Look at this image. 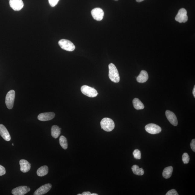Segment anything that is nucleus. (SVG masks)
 Returning a JSON list of instances; mask_svg holds the SVG:
<instances>
[{
    "label": "nucleus",
    "mask_w": 195,
    "mask_h": 195,
    "mask_svg": "<svg viewBox=\"0 0 195 195\" xmlns=\"http://www.w3.org/2000/svg\"><path fill=\"white\" fill-rule=\"evenodd\" d=\"M109 68V78L112 81L115 83H118L119 82L120 78L119 75L116 67L113 63H110L108 66Z\"/></svg>",
    "instance_id": "f257e3e1"
},
{
    "label": "nucleus",
    "mask_w": 195,
    "mask_h": 195,
    "mask_svg": "<svg viewBox=\"0 0 195 195\" xmlns=\"http://www.w3.org/2000/svg\"><path fill=\"white\" fill-rule=\"evenodd\" d=\"M101 128L105 131L109 132L112 131L115 128V123L113 120L109 118H104L101 120Z\"/></svg>",
    "instance_id": "f03ea898"
},
{
    "label": "nucleus",
    "mask_w": 195,
    "mask_h": 195,
    "mask_svg": "<svg viewBox=\"0 0 195 195\" xmlns=\"http://www.w3.org/2000/svg\"><path fill=\"white\" fill-rule=\"evenodd\" d=\"M58 44L62 49L66 51H72L75 49L74 44L69 40H61L59 41Z\"/></svg>",
    "instance_id": "7ed1b4c3"
},
{
    "label": "nucleus",
    "mask_w": 195,
    "mask_h": 195,
    "mask_svg": "<svg viewBox=\"0 0 195 195\" xmlns=\"http://www.w3.org/2000/svg\"><path fill=\"white\" fill-rule=\"evenodd\" d=\"M15 92L14 90H11L7 93L5 97V104L9 109H12L14 106Z\"/></svg>",
    "instance_id": "20e7f679"
},
{
    "label": "nucleus",
    "mask_w": 195,
    "mask_h": 195,
    "mask_svg": "<svg viewBox=\"0 0 195 195\" xmlns=\"http://www.w3.org/2000/svg\"><path fill=\"white\" fill-rule=\"evenodd\" d=\"M81 91L83 94L89 97H96L98 94L97 91L94 88L87 85L82 86L81 87Z\"/></svg>",
    "instance_id": "39448f33"
},
{
    "label": "nucleus",
    "mask_w": 195,
    "mask_h": 195,
    "mask_svg": "<svg viewBox=\"0 0 195 195\" xmlns=\"http://www.w3.org/2000/svg\"><path fill=\"white\" fill-rule=\"evenodd\" d=\"M175 20L180 23H185L188 20L187 11L185 8L180 9L175 18Z\"/></svg>",
    "instance_id": "423d86ee"
},
{
    "label": "nucleus",
    "mask_w": 195,
    "mask_h": 195,
    "mask_svg": "<svg viewBox=\"0 0 195 195\" xmlns=\"http://www.w3.org/2000/svg\"><path fill=\"white\" fill-rule=\"evenodd\" d=\"M145 130L151 134L159 133L161 131V129L158 125L154 124H149L145 127Z\"/></svg>",
    "instance_id": "0eeeda50"
},
{
    "label": "nucleus",
    "mask_w": 195,
    "mask_h": 195,
    "mask_svg": "<svg viewBox=\"0 0 195 195\" xmlns=\"http://www.w3.org/2000/svg\"><path fill=\"white\" fill-rule=\"evenodd\" d=\"M30 187L26 186H21L13 189L12 193L14 195H24L30 192Z\"/></svg>",
    "instance_id": "6e6552de"
},
{
    "label": "nucleus",
    "mask_w": 195,
    "mask_h": 195,
    "mask_svg": "<svg viewBox=\"0 0 195 195\" xmlns=\"http://www.w3.org/2000/svg\"><path fill=\"white\" fill-rule=\"evenodd\" d=\"M91 14L94 19L97 21H100L104 18V12L102 9L96 8L92 10Z\"/></svg>",
    "instance_id": "1a4fd4ad"
},
{
    "label": "nucleus",
    "mask_w": 195,
    "mask_h": 195,
    "mask_svg": "<svg viewBox=\"0 0 195 195\" xmlns=\"http://www.w3.org/2000/svg\"><path fill=\"white\" fill-rule=\"evenodd\" d=\"M52 187V185L51 184L48 183L38 188L37 190L34 192V195H42L45 194L48 192Z\"/></svg>",
    "instance_id": "9d476101"
},
{
    "label": "nucleus",
    "mask_w": 195,
    "mask_h": 195,
    "mask_svg": "<svg viewBox=\"0 0 195 195\" xmlns=\"http://www.w3.org/2000/svg\"><path fill=\"white\" fill-rule=\"evenodd\" d=\"M10 6L14 11H19L24 7V3L22 0H10Z\"/></svg>",
    "instance_id": "9b49d317"
},
{
    "label": "nucleus",
    "mask_w": 195,
    "mask_h": 195,
    "mask_svg": "<svg viewBox=\"0 0 195 195\" xmlns=\"http://www.w3.org/2000/svg\"><path fill=\"white\" fill-rule=\"evenodd\" d=\"M55 114L53 112H49L40 114L38 116V119L39 120L43 121L51 120L54 119Z\"/></svg>",
    "instance_id": "f8f14e48"
},
{
    "label": "nucleus",
    "mask_w": 195,
    "mask_h": 195,
    "mask_svg": "<svg viewBox=\"0 0 195 195\" xmlns=\"http://www.w3.org/2000/svg\"><path fill=\"white\" fill-rule=\"evenodd\" d=\"M165 115L171 124L174 126H177L178 124L177 118L174 113L169 110H167L165 112Z\"/></svg>",
    "instance_id": "ddd939ff"
},
{
    "label": "nucleus",
    "mask_w": 195,
    "mask_h": 195,
    "mask_svg": "<svg viewBox=\"0 0 195 195\" xmlns=\"http://www.w3.org/2000/svg\"><path fill=\"white\" fill-rule=\"evenodd\" d=\"M0 135L6 141L11 140V136L8 130L3 125L1 124H0Z\"/></svg>",
    "instance_id": "4468645a"
},
{
    "label": "nucleus",
    "mask_w": 195,
    "mask_h": 195,
    "mask_svg": "<svg viewBox=\"0 0 195 195\" xmlns=\"http://www.w3.org/2000/svg\"><path fill=\"white\" fill-rule=\"evenodd\" d=\"M20 171L23 173L29 171L31 168V164L27 160L21 159L20 161Z\"/></svg>",
    "instance_id": "2eb2a0df"
},
{
    "label": "nucleus",
    "mask_w": 195,
    "mask_h": 195,
    "mask_svg": "<svg viewBox=\"0 0 195 195\" xmlns=\"http://www.w3.org/2000/svg\"><path fill=\"white\" fill-rule=\"evenodd\" d=\"M149 76L146 71H142L139 76L137 78V82L139 83H144L148 80Z\"/></svg>",
    "instance_id": "dca6fc26"
},
{
    "label": "nucleus",
    "mask_w": 195,
    "mask_h": 195,
    "mask_svg": "<svg viewBox=\"0 0 195 195\" xmlns=\"http://www.w3.org/2000/svg\"><path fill=\"white\" fill-rule=\"evenodd\" d=\"M48 172V167L47 165H43L38 169L37 174L38 176L42 177L46 175Z\"/></svg>",
    "instance_id": "f3484780"
},
{
    "label": "nucleus",
    "mask_w": 195,
    "mask_h": 195,
    "mask_svg": "<svg viewBox=\"0 0 195 195\" xmlns=\"http://www.w3.org/2000/svg\"><path fill=\"white\" fill-rule=\"evenodd\" d=\"M60 128L58 126L54 125L52 126L51 129V134L53 138L57 139L60 136Z\"/></svg>",
    "instance_id": "a211bd4d"
},
{
    "label": "nucleus",
    "mask_w": 195,
    "mask_h": 195,
    "mask_svg": "<svg viewBox=\"0 0 195 195\" xmlns=\"http://www.w3.org/2000/svg\"><path fill=\"white\" fill-rule=\"evenodd\" d=\"M173 168L172 166L167 167L164 169L163 172V176L165 179L170 178L172 175Z\"/></svg>",
    "instance_id": "6ab92c4d"
},
{
    "label": "nucleus",
    "mask_w": 195,
    "mask_h": 195,
    "mask_svg": "<svg viewBox=\"0 0 195 195\" xmlns=\"http://www.w3.org/2000/svg\"><path fill=\"white\" fill-rule=\"evenodd\" d=\"M133 104L134 107L136 110H142L144 108L145 106L143 103L139 100V99L137 98H135L133 99Z\"/></svg>",
    "instance_id": "aec40b11"
},
{
    "label": "nucleus",
    "mask_w": 195,
    "mask_h": 195,
    "mask_svg": "<svg viewBox=\"0 0 195 195\" xmlns=\"http://www.w3.org/2000/svg\"><path fill=\"white\" fill-rule=\"evenodd\" d=\"M132 170L134 174L139 176H142L144 174V171L142 168H139V166L134 165L132 167Z\"/></svg>",
    "instance_id": "412c9836"
},
{
    "label": "nucleus",
    "mask_w": 195,
    "mask_h": 195,
    "mask_svg": "<svg viewBox=\"0 0 195 195\" xmlns=\"http://www.w3.org/2000/svg\"><path fill=\"white\" fill-rule=\"evenodd\" d=\"M59 143L60 146L64 149H67L68 148V142L67 139L64 136H62L60 137Z\"/></svg>",
    "instance_id": "4be33fe9"
},
{
    "label": "nucleus",
    "mask_w": 195,
    "mask_h": 195,
    "mask_svg": "<svg viewBox=\"0 0 195 195\" xmlns=\"http://www.w3.org/2000/svg\"><path fill=\"white\" fill-rule=\"evenodd\" d=\"M182 160L183 163L185 164L188 163L190 160V158L188 154L187 153H184L182 156Z\"/></svg>",
    "instance_id": "5701e85b"
},
{
    "label": "nucleus",
    "mask_w": 195,
    "mask_h": 195,
    "mask_svg": "<svg viewBox=\"0 0 195 195\" xmlns=\"http://www.w3.org/2000/svg\"><path fill=\"white\" fill-rule=\"evenodd\" d=\"M133 155L134 158L137 159H141V152L139 150L136 149L133 152Z\"/></svg>",
    "instance_id": "b1692460"
},
{
    "label": "nucleus",
    "mask_w": 195,
    "mask_h": 195,
    "mask_svg": "<svg viewBox=\"0 0 195 195\" xmlns=\"http://www.w3.org/2000/svg\"><path fill=\"white\" fill-rule=\"evenodd\" d=\"M59 1L60 0H49V2L51 6L54 7L58 4Z\"/></svg>",
    "instance_id": "393cba45"
},
{
    "label": "nucleus",
    "mask_w": 195,
    "mask_h": 195,
    "mask_svg": "<svg viewBox=\"0 0 195 195\" xmlns=\"http://www.w3.org/2000/svg\"><path fill=\"white\" fill-rule=\"evenodd\" d=\"M178 194L175 189H172L169 191L166 194V195H178Z\"/></svg>",
    "instance_id": "a878e982"
},
{
    "label": "nucleus",
    "mask_w": 195,
    "mask_h": 195,
    "mask_svg": "<svg viewBox=\"0 0 195 195\" xmlns=\"http://www.w3.org/2000/svg\"><path fill=\"white\" fill-rule=\"evenodd\" d=\"M5 173H6V171L5 167L0 165V176L4 175Z\"/></svg>",
    "instance_id": "bb28decb"
},
{
    "label": "nucleus",
    "mask_w": 195,
    "mask_h": 195,
    "mask_svg": "<svg viewBox=\"0 0 195 195\" xmlns=\"http://www.w3.org/2000/svg\"><path fill=\"white\" fill-rule=\"evenodd\" d=\"M191 148L194 152H195V139H193L190 144Z\"/></svg>",
    "instance_id": "cd10ccee"
},
{
    "label": "nucleus",
    "mask_w": 195,
    "mask_h": 195,
    "mask_svg": "<svg viewBox=\"0 0 195 195\" xmlns=\"http://www.w3.org/2000/svg\"><path fill=\"white\" fill-rule=\"evenodd\" d=\"M91 193L89 192H85L82 193V195H91Z\"/></svg>",
    "instance_id": "c85d7f7f"
},
{
    "label": "nucleus",
    "mask_w": 195,
    "mask_h": 195,
    "mask_svg": "<svg viewBox=\"0 0 195 195\" xmlns=\"http://www.w3.org/2000/svg\"><path fill=\"white\" fill-rule=\"evenodd\" d=\"M193 95H194V97H195V86H194V89H193Z\"/></svg>",
    "instance_id": "c756f323"
},
{
    "label": "nucleus",
    "mask_w": 195,
    "mask_h": 195,
    "mask_svg": "<svg viewBox=\"0 0 195 195\" xmlns=\"http://www.w3.org/2000/svg\"><path fill=\"white\" fill-rule=\"evenodd\" d=\"M143 1H144V0H136V1L138 2H141Z\"/></svg>",
    "instance_id": "7c9ffc66"
},
{
    "label": "nucleus",
    "mask_w": 195,
    "mask_h": 195,
    "mask_svg": "<svg viewBox=\"0 0 195 195\" xmlns=\"http://www.w3.org/2000/svg\"><path fill=\"white\" fill-rule=\"evenodd\" d=\"M91 195H98V194L96 193H92L91 194Z\"/></svg>",
    "instance_id": "2f4dec72"
},
{
    "label": "nucleus",
    "mask_w": 195,
    "mask_h": 195,
    "mask_svg": "<svg viewBox=\"0 0 195 195\" xmlns=\"http://www.w3.org/2000/svg\"><path fill=\"white\" fill-rule=\"evenodd\" d=\"M12 146H14V143H12Z\"/></svg>",
    "instance_id": "473e14b6"
},
{
    "label": "nucleus",
    "mask_w": 195,
    "mask_h": 195,
    "mask_svg": "<svg viewBox=\"0 0 195 195\" xmlns=\"http://www.w3.org/2000/svg\"><path fill=\"white\" fill-rule=\"evenodd\" d=\"M78 195H82V194H78Z\"/></svg>",
    "instance_id": "72a5a7b5"
},
{
    "label": "nucleus",
    "mask_w": 195,
    "mask_h": 195,
    "mask_svg": "<svg viewBox=\"0 0 195 195\" xmlns=\"http://www.w3.org/2000/svg\"><path fill=\"white\" fill-rule=\"evenodd\" d=\"M115 1H118V0H115Z\"/></svg>",
    "instance_id": "f704fd0d"
}]
</instances>
